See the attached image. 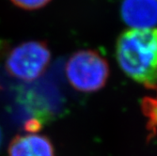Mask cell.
<instances>
[{"instance_id": "cell-6", "label": "cell", "mask_w": 157, "mask_h": 156, "mask_svg": "<svg viewBox=\"0 0 157 156\" xmlns=\"http://www.w3.org/2000/svg\"><path fill=\"white\" fill-rule=\"evenodd\" d=\"M141 108L144 116L148 119L147 129L150 137H152L157 134V96L145 97L142 100Z\"/></svg>"}, {"instance_id": "cell-1", "label": "cell", "mask_w": 157, "mask_h": 156, "mask_svg": "<svg viewBox=\"0 0 157 156\" xmlns=\"http://www.w3.org/2000/svg\"><path fill=\"white\" fill-rule=\"evenodd\" d=\"M116 56L126 75L157 89V27L124 31L117 41Z\"/></svg>"}, {"instance_id": "cell-7", "label": "cell", "mask_w": 157, "mask_h": 156, "mask_svg": "<svg viewBox=\"0 0 157 156\" xmlns=\"http://www.w3.org/2000/svg\"><path fill=\"white\" fill-rule=\"evenodd\" d=\"M14 5L25 10H38L44 7L51 0H11Z\"/></svg>"}, {"instance_id": "cell-4", "label": "cell", "mask_w": 157, "mask_h": 156, "mask_svg": "<svg viewBox=\"0 0 157 156\" xmlns=\"http://www.w3.org/2000/svg\"><path fill=\"white\" fill-rule=\"evenodd\" d=\"M121 12L130 29L153 28L157 25V0H123Z\"/></svg>"}, {"instance_id": "cell-3", "label": "cell", "mask_w": 157, "mask_h": 156, "mask_svg": "<svg viewBox=\"0 0 157 156\" xmlns=\"http://www.w3.org/2000/svg\"><path fill=\"white\" fill-rule=\"evenodd\" d=\"M51 59L50 51L41 41L30 40L12 48L5 60L8 73L19 80L31 82L41 75Z\"/></svg>"}, {"instance_id": "cell-8", "label": "cell", "mask_w": 157, "mask_h": 156, "mask_svg": "<svg viewBox=\"0 0 157 156\" xmlns=\"http://www.w3.org/2000/svg\"><path fill=\"white\" fill-rule=\"evenodd\" d=\"M1 141H2V132L1 129H0V145H1Z\"/></svg>"}, {"instance_id": "cell-2", "label": "cell", "mask_w": 157, "mask_h": 156, "mask_svg": "<svg viewBox=\"0 0 157 156\" xmlns=\"http://www.w3.org/2000/svg\"><path fill=\"white\" fill-rule=\"evenodd\" d=\"M65 73L74 89L82 92H94L105 85L109 75V66L98 53L82 50L69 59Z\"/></svg>"}, {"instance_id": "cell-5", "label": "cell", "mask_w": 157, "mask_h": 156, "mask_svg": "<svg viewBox=\"0 0 157 156\" xmlns=\"http://www.w3.org/2000/svg\"><path fill=\"white\" fill-rule=\"evenodd\" d=\"M9 156H55L48 137L29 133L14 137L9 147Z\"/></svg>"}]
</instances>
